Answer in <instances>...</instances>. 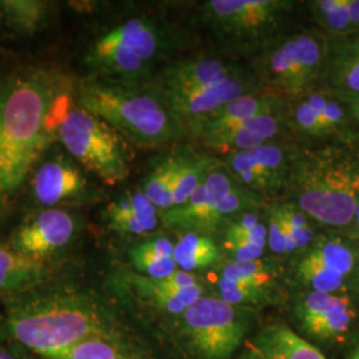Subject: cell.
Wrapping results in <instances>:
<instances>
[{
	"label": "cell",
	"mask_w": 359,
	"mask_h": 359,
	"mask_svg": "<svg viewBox=\"0 0 359 359\" xmlns=\"http://www.w3.org/2000/svg\"><path fill=\"white\" fill-rule=\"evenodd\" d=\"M72 84L57 69L31 68L0 76V203L19 192L43 154L59 142L72 107Z\"/></svg>",
	"instance_id": "cell-1"
},
{
	"label": "cell",
	"mask_w": 359,
	"mask_h": 359,
	"mask_svg": "<svg viewBox=\"0 0 359 359\" xmlns=\"http://www.w3.org/2000/svg\"><path fill=\"white\" fill-rule=\"evenodd\" d=\"M115 320L90 287L52 281L0 299V339L40 359H53L79 344L115 333Z\"/></svg>",
	"instance_id": "cell-2"
},
{
	"label": "cell",
	"mask_w": 359,
	"mask_h": 359,
	"mask_svg": "<svg viewBox=\"0 0 359 359\" xmlns=\"http://www.w3.org/2000/svg\"><path fill=\"white\" fill-rule=\"evenodd\" d=\"M175 48L170 28L151 16L128 18L100 32L84 53L90 79L148 84Z\"/></svg>",
	"instance_id": "cell-3"
},
{
	"label": "cell",
	"mask_w": 359,
	"mask_h": 359,
	"mask_svg": "<svg viewBox=\"0 0 359 359\" xmlns=\"http://www.w3.org/2000/svg\"><path fill=\"white\" fill-rule=\"evenodd\" d=\"M75 96L81 108L139 147L163 145L175 140L182 130L152 83L121 84L86 77L77 84Z\"/></svg>",
	"instance_id": "cell-4"
},
{
	"label": "cell",
	"mask_w": 359,
	"mask_h": 359,
	"mask_svg": "<svg viewBox=\"0 0 359 359\" xmlns=\"http://www.w3.org/2000/svg\"><path fill=\"white\" fill-rule=\"evenodd\" d=\"M297 206L308 216L332 226L355 218L359 203V167L348 161L295 160L289 181Z\"/></svg>",
	"instance_id": "cell-5"
},
{
	"label": "cell",
	"mask_w": 359,
	"mask_h": 359,
	"mask_svg": "<svg viewBox=\"0 0 359 359\" xmlns=\"http://www.w3.org/2000/svg\"><path fill=\"white\" fill-rule=\"evenodd\" d=\"M297 4L290 0H210L201 7V20L225 50L261 52L283 36Z\"/></svg>",
	"instance_id": "cell-6"
},
{
	"label": "cell",
	"mask_w": 359,
	"mask_h": 359,
	"mask_svg": "<svg viewBox=\"0 0 359 359\" xmlns=\"http://www.w3.org/2000/svg\"><path fill=\"white\" fill-rule=\"evenodd\" d=\"M59 142L80 165L107 185H116L130 175L129 142L100 117L72 104L59 128Z\"/></svg>",
	"instance_id": "cell-7"
},
{
	"label": "cell",
	"mask_w": 359,
	"mask_h": 359,
	"mask_svg": "<svg viewBox=\"0 0 359 359\" xmlns=\"http://www.w3.org/2000/svg\"><path fill=\"white\" fill-rule=\"evenodd\" d=\"M250 193L228 172L216 168L187 203L161 212V219L172 228L197 231L216 229L234 215L248 209Z\"/></svg>",
	"instance_id": "cell-8"
},
{
	"label": "cell",
	"mask_w": 359,
	"mask_h": 359,
	"mask_svg": "<svg viewBox=\"0 0 359 359\" xmlns=\"http://www.w3.org/2000/svg\"><path fill=\"white\" fill-rule=\"evenodd\" d=\"M184 332L203 359H228L244 338V321L233 305L201 297L182 313Z\"/></svg>",
	"instance_id": "cell-9"
},
{
	"label": "cell",
	"mask_w": 359,
	"mask_h": 359,
	"mask_svg": "<svg viewBox=\"0 0 359 359\" xmlns=\"http://www.w3.org/2000/svg\"><path fill=\"white\" fill-rule=\"evenodd\" d=\"M80 221L63 208H46L25 219L13 231L8 246L20 256L50 264L76 240Z\"/></svg>",
	"instance_id": "cell-10"
},
{
	"label": "cell",
	"mask_w": 359,
	"mask_h": 359,
	"mask_svg": "<svg viewBox=\"0 0 359 359\" xmlns=\"http://www.w3.org/2000/svg\"><path fill=\"white\" fill-rule=\"evenodd\" d=\"M258 77L245 69H236L226 76L204 86L201 88L164 96L172 114L181 128L188 127L196 132L208 117L215 115L222 107L233 100L256 92Z\"/></svg>",
	"instance_id": "cell-11"
},
{
	"label": "cell",
	"mask_w": 359,
	"mask_h": 359,
	"mask_svg": "<svg viewBox=\"0 0 359 359\" xmlns=\"http://www.w3.org/2000/svg\"><path fill=\"white\" fill-rule=\"evenodd\" d=\"M297 157L281 145L268 142L253 149L231 154L228 170L244 188L274 192L289 185Z\"/></svg>",
	"instance_id": "cell-12"
},
{
	"label": "cell",
	"mask_w": 359,
	"mask_h": 359,
	"mask_svg": "<svg viewBox=\"0 0 359 359\" xmlns=\"http://www.w3.org/2000/svg\"><path fill=\"white\" fill-rule=\"evenodd\" d=\"M34 198L46 208L87 203L93 189L74 158L55 156L39 164L32 179Z\"/></svg>",
	"instance_id": "cell-13"
},
{
	"label": "cell",
	"mask_w": 359,
	"mask_h": 359,
	"mask_svg": "<svg viewBox=\"0 0 359 359\" xmlns=\"http://www.w3.org/2000/svg\"><path fill=\"white\" fill-rule=\"evenodd\" d=\"M238 68L231 62L215 57L181 60L164 65L151 83L163 96L179 95L208 86Z\"/></svg>",
	"instance_id": "cell-14"
},
{
	"label": "cell",
	"mask_w": 359,
	"mask_h": 359,
	"mask_svg": "<svg viewBox=\"0 0 359 359\" xmlns=\"http://www.w3.org/2000/svg\"><path fill=\"white\" fill-rule=\"evenodd\" d=\"M108 226L123 236H148L154 233L161 212L140 189L124 192L104 209Z\"/></svg>",
	"instance_id": "cell-15"
},
{
	"label": "cell",
	"mask_w": 359,
	"mask_h": 359,
	"mask_svg": "<svg viewBox=\"0 0 359 359\" xmlns=\"http://www.w3.org/2000/svg\"><path fill=\"white\" fill-rule=\"evenodd\" d=\"M283 123L285 116L283 107L280 104L271 109L252 117L237 128L222 133L216 139L206 142L205 145L210 147L212 149L231 154L253 149L264 144L271 142L274 137H277L283 128Z\"/></svg>",
	"instance_id": "cell-16"
},
{
	"label": "cell",
	"mask_w": 359,
	"mask_h": 359,
	"mask_svg": "<svg viewBox=\"0 0 359 359\" xmlns=\"http://www.w3.org/2000/svg\"><path fill=\"white\" fill-rule=\"evenodd\" d=\"M241 359H326L289 327L273 325L248 342Z\"/></svg>",
	"instance_id": "cell-17"
},
{
	"label": "cell",
	"mask_w": 359,
	"mask_h": 359,
	"mask_svg": "<svg viewBox=\"0 0 359 359\" xmlns=\"http://www.w3.org/2000/svg\"><path fill=\"white\" fill-rule=\"evenodd\" d=\"M280 99L270 93L252 92L222 107L215 115L208 117L196 130L204 144L225 132L237 128L252 117L280 105Z\"/></svg>",
	"instance_id": "cell-18"
},
{
	"label": "cell",
	"mask_w": 359,
	"mask_h": 359,
	"mask_svg": "<svg viewBox=\"0 0 359 359\" xmlns=\"http://www.w3.org/2000/svg\"><path fill=\"white\" fill-rule=\"evenodd\" d=\"M51 278V264L29 259L16 253L8 245H0V299Z\"/></svg>",
	"instance_id": "cell-19"
},
{
	"label": "cell",
	"mask_w": 359,
	"mask_h": 359,
	"mask_svg": "<svg viewBox=\"0 0 359 359\" xmlns=\"http://www.w3.org/2000/svg\"><path fill=\"white\" fill-rule=\"evenodd\" d=\"M325 72L342 95H359V34L342 36L329 46Z\"/></svg>",
	"instance_id": "cell-20"
},
{
	"label": "cell",
	"mask_w": 359,
	"mask_h": 359,
	"mask_svg": "<svg viewBox=\"0 0 359 359\" xmlns=\"http://www.w3.org/2000/svg\"><path fill=\"white\" fill-rule=\"evenodd\" d=\"M129 283L135 293L147 304L168 314H182L204 293L201 283L192 287L179 289L169 286L164 280H152L139 274L130 276Z\"/></svg>",
	"instance_id": "cell-21"
},
{
	"label": "cell",
	"mask_w": 359,
	"mask_h": 359,
	"mask_svg": "<svg viewBox=\"0 0 359 359\" xmlns=\"http://www.w3.org/2000/svg\"><path fill=\"white\" fill-rule=\"evenodd\" d=\"M173 252L175 244L168 237L154 236L132 246L129 259L136 274L152 280H164L179 270Z\"/></svg>",
	"instance_id": "cell-22"
},
{
	"label": "cell",
	"mask_w": 359,
	"mask_h": 359,
	"mask_svg": "<svg viewBox=\"0 0 359 359\" xmlns=\"http://www.w3.org/2000/svg\"><path fill=\"white\" fill-rule=\"evenodd\" d=\"M298 87L301 95L308 92L326 69L329 46L314 32L290 34Z\"/></svg>",
	"instance_id": "cell-23"
},
{
	"label": "cell",
	"mask_w": 359,
	"mask_h": 359,
	"mask_svg": "<svg viewBox=\"0 0 359 359\" xmlns=\"http://www.w3.org/2000/svg\"><path fill=\"white\" fill-rule=\"evenodd\" d=\"M180 154L158 158L142 180V191L160 210L165 212L173 206V189L177 179Z\"/></svg>",
	"instance_id": "cell-24"
},
{
	"label": "cell",
	"mask_w": 359,
	"mask_h": 359,
	"mask_svg": "<svg viewBox=\"0 0 359 359\" xmlns=\"http://www.w3.org/2000/svg\"><path fill=\"white\" fill-rule=\"evenodd\" d=\"M216 164L215 158L204 154H180L179 173L173 189L172 208L187 203L193 193L205 182L208 176L218 168Z\"/></svg>",
	"instance_id": "cell-25"
},
{
	"label": "cell",
	"mask_w": 359,
	"mask_h": 359,
	"mask_svg": "<svg viewBox=\"0 0 359 359\" xmlns=\"http://www.w3.org/2000/svg\"><path fill=\"white\" fill-rule=\"evenodd\" d=\"M53 359H145L120 334H105L79 344Z\"/></svg>",
	"instance_id": "cell-26"
},
{
	"label": "cell",
	"mask_w": 359,
	"mask_h": 359,
	"mask_svg": "<svg viewBox=\"0 0 359 359\" xmlns=\"http://www.w3.org/2000/svg\"><path fill=\"white\" fill-rule=\"evenodd\" d=\"M50 6L38 0L0 1V18L4 25L19 34H34L46 25Z\"/></svg>",
	"instance_id": "cell-27"
},
{
	"label": "cell",
	"mask_w": 359,
	"mask_h": 359,
	"mask_svg": "<svg viewBox=\"0 0 359 359\" xmlns=\"http://www.w3.org/2000/svg\"><path fill=\"white\" fill-rule=\"evenodd\" d=\"M219 258L217 246L204 234L187 233L175 245L173 259L179 270L193 271L204 269L215 264Z\"/></svg>",
	"instance_id": "cell-28"
},
{
	"label": "cell",
	"mask_w": 359,
	"mask_h": 359,
	"mask_svg": "<svg viewBox=\"0 0 359 359\" xmlns=\"http://www.w3.org/2000/svg\"><path fill=\"white\" fill-rule=\"evenodd\" d=\"M317 23L335 36L354 34L348 13V0H317L309 4Z\"/></svg>",
	"instance_id": "cell-29"
},
{
	"label": "cell",
	"mask_w": 359,
	"mask_h": 359,
	"mask_svg": "<svg viewBox=\"0 0 359 359\" xmlns=\"http://www.w3.org/2000/svg\"><path fill=\"white\" fill-rule=\"evenodd\" d=\"M354 318V310L346 295H334L333 302L308 332L318 338H334L345 333Z\"/></svg>",
	"instance_id": "cell-30"
},
{
	"label": "cell",
	"mask_w": 359,
	"mask_h": 359,
	"mask_svg": "<svg viewBox=\"0 0 359 359\" xmlns=\"http://www.w3.org/2000/svg\"><path fill=\"white\" fill-rule=\"evenodd\" d=\"M309 262L334 270L346 277L354 266V255L338 240H322L314 245L306 257Z\"/></svg>",
	"instance_id": "cell-31"
},
{
	"label": "cell",
	"mask_w": 359,
	"mask_h": 359,
	"mask_svg": "<svg viewBox=\"0 0 359 359\" xmlns=\"http://www.w3.org/2000/svg\"><path fill=\"white\" fill-rule=\"evenodd\" d=\"M221 277L234 283L264 289L270 283V273L261 261H231L221 271Z\"/></svg>",
	"instance_id": "cell-32"
},
{
	"label": "cell",
	"mask_w": 359,
	"mask_h": 359,
	"mask_svg": "<svg viewBox=\"0 0 359 359\" xmlns=\"http://www.w3.org/2000/svg\"><path fill=\"white\" fill-rule=\"evenodd\" d=\"M289 123H292V127L297 133L308 137H316L327 133L320 111L310 102L308 96L297 100L294 107L289 112Z\"/></svg>",
	"instance_id": "cell-33"
},
{
	"label": "cell",
	"mask_w": 359,
	"mask_h": 359,
	"mask_svg": "<svg viewBox=\"0 0 359 359\" xmlns=\"http://www.w3.org/2000/svg\"><path fill=\"white\" fill-rule=\"evenodd\" d=\"M299 278L309 285L313 292L329 293L337 292L345 281V276L332 269L323 268L321 265L302 259L298 266Z\"/></svg>",
	"instance_id": "cell-34"
},
{
	"label": "cell",
	"mask_w": 359,
	"mask_h": 359,
	"mask_svg": "<svg viewBox=\"0 0 359 359\" xmlns=\"http://www.w3.org/2000/svg\"><path fill=\"white\" fill-rule=\"evenodd\" d=\"M286 231L289 233L290 241L295 246V250L305 249L313 240V231L309 224L308 216L293 205L280 206Z\"/></svg>",
	"instance_id": "cell-35"
},
{
	"label": "cell",
	"mask_w": 359,
	"mask_h": 359,
	"mask_svg": "<svg viewBox=\"0 0 359 359\" xmlns=\"http://www.w3.org/2000/svg\"><path fill=\"white\" fill-rule=\"evenodd\" d=\"M226 238H243L265 248L268 241V228L258 219L256 215L243 213L229 225Z\"/></svg>",
	"instance_id": "cell-36"
},
{
	"label": "cell",
	"mask_w": 359,
	"mask_h": 359,
	"mask_svg": "<svg viewBox=\"0 0 359 359\" xmlns=\"http://www.w3.org/2000/svg\"><path fill=\"white\" fill-rule=\"evenodd\" d=\"M219 299L231 304V305H240L257 301L264 293V289L249 286L244 283H234L225 278H219L217 283Z\"/></svg>",
	"instance_id": "cell-37"
},
{
	"label": "cell",
	"mask_w": 359,
	"mask_h": 359,
	"mask_svg": "<svg viewBox=\"0 0 359 359\" xmlns=\"http://www.w3.org/2000/svg\"><path fill=\"white\" fill-rule=\"evenodd\" d=\"M333 298L334 294L320 292H311L310 294L306 295V298L299 306V317L304 322L306 330L321 318L323 313L332 305Z\"/></svg>",
	"instance_id": "cell-38"
},
{
	"label": "cell",
	"mask_w": 359,
	"mask_h": 359,
	"mask_svg": "<svg viewBox=\"0 0 359 359\" xmlns=\"http://www.w3.org/2000/svg\"><path fill=\"white\" fill-rule=\"evenodd\" d=\"M225 248L231 252L234 261H256L262 257L265 249L243 238H226Z\"/></svg>",
	"instance_id": "cell-39"
},
{
	"label": "cell",
	"mask_w": 359,
	"mask_h": 359,
	"mask_svg": "<svg viewBox=\"0 0 359 359\" xmlns=\"http://www.w3.org/2000/svg\"><path fill=\"white\" fill-rule=\"evenodd\" d=\"M268 244L273 253L276 255L286 253V237H285L281 216L278 213V208H276L270 215Z\"/></svg>",
	"instance_id": "cell-40"
},
{
	"label": "cell",
	"mask_w": 359,
	"mask_h": 359,
	"mask_svg": "<svg viewBox=\"0 0 359 359\" xmlns=\"http://www.w3.org/2000/svg\"><path fill=\"white\" fill-rule=\"evenodd\" d=\"M29 353L0 339V359H29Z\"/></svg>",
	"instance_id": "cell-41"
},
{
	"label": "cell",
	"mask_w": 359,
	"mask_h": 359,
	"mask_svg": "<svg viewBox=\"0 0 359 359\" xmlns=\"http://www.w3.org/2000/svg\"><path fill=\"white\" fill-rule=\"evenodd\" d=\"M341 99L346 104L348 112L359 121V95H342Z\"/></svg>",
	"instance_id": "cell-42"
},
{
	"label": "cell",
	"mask_w": 359,
	"mask_h": 359,
	"mask_svg": "<svg viewBox=\"0 0 359 359\" xmlns=\"http://www.w3.org/2000/svg\"><path fill=\"white\" fill-rule=\"evenodd\" d=\"M348 13L354 34H359V0H348Z\"/></svg>",
	"instance_id": "cell-43"
},
{
	"label": "cell",
	"mask_w": 359,
	"mask_h": 359,
	"mask_svg": "<svg viewBox=\"0 0 359 359\" xmlns=\"http://www.w3.org/2000/svg\"><path fill=\"white\" fill-rule=\"evenodd\" d=\"M351 359H359V347L355 350V351H354V354H353Z\"/></svg>",
	"instance_id": "cell-44"
},
{
	"label": "cell",
	"mask_w": 359,
	"mask_h": 359,
	"mask_svg": "<svg viewBox=\"0 0 359 359\" xmlns=\"http://www.w3.org/2000/svg\"><path fill=\"white\" fill-rule=\"evenodd\" d=\"M355 218H357V221H358V225H359V203H358V208H357V213H355Z\"/></svg>",
	"instance_id": "cell-45"
}]
</instances>
